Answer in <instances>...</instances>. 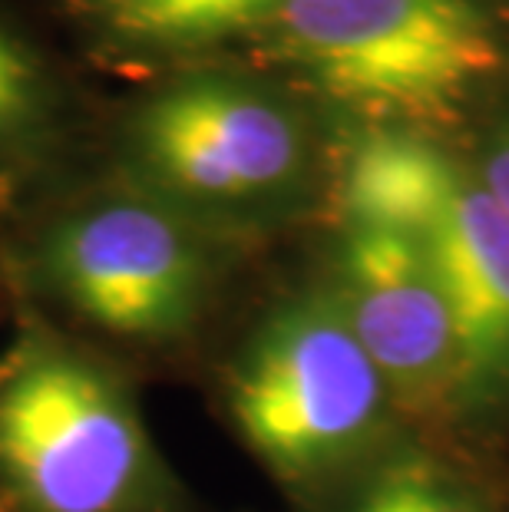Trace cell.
Instances as JSON below:
<instances>
[{
    "instance_id": "6da1fadb",
    "label": "cell",
    "mask_w": 509,
    "mask_h": 512,
    "mask_svg": "<svg viewBox=\"0 0 509 512\" xmlns=\"http://www.w3.org/2000/svg\"><path fill=\"white\" fill-rule=\"evenodd\" d=\"M116 179L205 235L262 225L305 199L311 136L295 106L265 83L182 73L119 119Z\"/></svg>"
},
{
    "instance_id": "7a4b0ae2",
    "label": "cell",
    "mask_w": 509,
    "mask_h": 512,
    "mask_svg": "<svg viewBox=\"0 0 509 512\" xmlns=\"http://www.w3.org/2000/svg\"><path fill=\"white\" fill-rule=\"evenodd\" d=\"M0 489L17 512H169L179 496L126 377L47 331L0 374Z\"/></svg>"
},
{
    "instance_id": "3957f363",
    "label": "cell",
    "mask_w": 509,
    "mask_h": 512,
    "mask_svg": "<svg viewBox=\"0 0 509 512\" xmlns=\"http://www.w3.org/2000/svg\"><path fill=\"white\" fill-rule=\"evenodd\" d=\"M344 228L404 232L424 248L457 314L463 407L509 403V215L476 172L424 133L371 126L338 179Z\"/></svg>"
},
{
    "instance_id": "277c9868",
    "label": "cell",
    "mask_w": 509,
    "mask_h": 512,
    "mask_svg": "<svg viewBox=\"0 0 509 512\" xmlns=\"http://www.w3.org/2000/svg\"><path fill=\"white\" fill-rule=\"evenodd\" d=\"M265 34L328 100L410 133L457 119L503 63L473 0H285Z\"/></svg>"
},
{
    "instance_id": "5b68a950",
    "label": "cell",
    "mask_w": 509,
    "mask_h": 512,
    "mask_svg": "<svg viewBox=\"0 0 509 512\" xmlns=\"http://www.w3.org/2000/svg\"><path fill=\"white\" fill-rule=\"evenodd\" d=\"M391 403L328 281L281 298L229 377L238 433L288 483L331 476L371 450Z\"/></svg>"
},
{
    "instance_id": "8992f818",
    "label": "cell",
    "mask_w": 509,
    "mask_h": 512,
    "mask_svg": "<svg viewBox=\"0 0 509 512\" xmlns=\"http://www.w3.org/2000/svg\"><path fill=\"white\" fill-rule=\"evenodd\" d=\"M27 275L77 324L129 344H169L209 304L212 235L113 179L43 219Z\"/></svg>"
},
{
    "instance_id": "52a82bcc",
    "label": "cell",
    "mask_w": 509,
    "mask_h": 512,
    "mask_svg": "<svg viewBox=\"0 0 509 512\" xmlns=\"http://www.w3.org/2000/svg\"><path fill=\"white\" fill-rule=\"evenodd\" d=\"M328 288L394 403L463 407L457 314L414 238L387 228H344Z\"/></svg>"
},
{
    "instance_id": "ba28073f",
    "label": "cell",
    "mask_w": 509,
    "mask_h": 512,
    "mask_svg": "<svg viewBox=\"0 0 509 512\" xmlns=\"http://www.w3.org/2000/svg\"><path fill=\"white\" fill-rule=\"evenodd\" d=\"M70 96L37 40L0 7V202L57 159Z\"/></svg>"
},
{
    "instance_id": "9c48e42d",
    "label": "cell",
    "mask_w": 509,
    "mask_h": 512,
    "mask_svg": "<svg viewBox=\"0 0 509 512\" xmlns=\"http://www.w3.org/2000/svg\"><path fill=\"white\" fill-rule=\"evenodd\" d=\"M106 40L143 53L215 47L242 34H265L285 0H77Z\"/></svg>"
},
{
    "instance_id": "30bf717a",
    "label": "cell",
    "mask_w": 509,
    "mask_h": 512,
    "mask_svg": "<svg viewBox=\"0 0 509 512\" xmlns=\"http://www.w3.org/2000/svg\"><path fill=\"white\" fill-rule=\"evenodd\" d=\"M351 512H483L476 496L430 456H397Z\"/></svg>"
},
{
    "instance_id": "8fae6325",
    "label": "cell",
    "mask_w": 509,
    "mask_h": 512,
    "mask_svg": "<svg viewBox=\"0 0 509 512\" xmlns=\"http://www.w3.org/2000/svg\"><path fill=\"white\" fill-rule=\"evenodd\" d=\"M476 179L486 185V192L509 215V119L490 136V143H486L480 166H476Z\"/></svg>"
}]
</instances>
